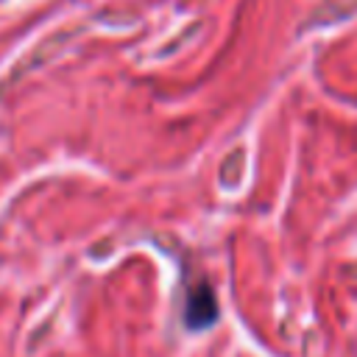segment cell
Wrapping results in <instances>:
<instances>
[{
  "label": "cell",
  "instance_id": "6da1fadb",
  "mask_svg": "<svg viewBox=\"0 0 357 357\" xmlns=\"http://www.w3.org/2000/svg\"><path fill=\"white\" fill-rule=\"evenodd\" d=\"M215 318H218V304H215L212 290L206 284L195 287L187 298V324L198 329V326H209Z\"/></svg>",
  "mask_w": 357,
  "mask_h": 357
}]
</instances>
